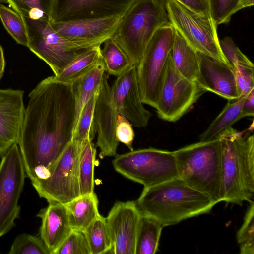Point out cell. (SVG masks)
Instances as JSON below:
<instances>
[{"label":"cell","mask_w":254,"mask_h":254,"mask_svg":"<svg viewBox=\"0 0 254 254\" xmlns=\"http://www.w3.org/2000/svg\"><path fill=\"white\" fill-rule=\"evenodd\" d=\"M29 97L18 145L32 183L47 178L72 142L76 105L72 85L50 76L40 82Z\"/></svg>","instance_id":"obj_1"},{"label":"cell","mask_w":254,"mask_h":254,"mask_svg":"<svg viewBox=\"0 0 254 254\" xmlns=\"http://www.w3.org/2000/svg\"><path fill=\"white\" fill-rule=\"evenodd\" d=\"M135 203L141 214L156 219L163 227L207 213L216 204L179 177L144 187Z\"/></svg>","instance_id":"obj_2"},{"label":"cell","mask_w":254,"mask_h":254,"mask_svg":"<svg viewBox=\"0 0 254 254\" xmlns=\"http://www.w3.org/2000/svg\"><path fill=\"white\" fill-rule=\"evenodd\" d=\"M233 128L220 139L221 144L222 201L242 204L254 194V136H243Z\"/></svg>","instance_id":"obj_3"},{"label":"cell","mask_w":254,"mask_h":254,"mask_svg":"<svg viewBox=\"0 0 254 254\" xmlns=\"http://www.w3.org/2000/svg\"><path fill=\"white\" fill-rule=\"evenodd\" d=\"M169 24L166 0H135L111 38L137 65L155 32Z\"/></svg>","instance_id":"obj_4"},{"label":"cell","mask_w":254,"mask_h":254,"mask_svg":"<svg viewBox=\"0 0 254 254\" xmlns=\"http://www.w3.org/2000/svg\"><path fill=\"white\" fill-rule=\"evenodd\" d=\"M173 152L179 178L216 204L222 201L220 139L199 141Z\"/></svg>","instance_id":"obj_5"},{"label":"cell","mask_w":254,"mask_h":254,"mask_svg":"<svg viewBox=\"0 0 254 254\" xmlns=\"http://www.w3.org/2000/svg\"><path fill=\"white\" fill-rule=\"evenodd\" d=\"M19 15L27 32L28 48L50 67L54 75L59 73L83 53L93 47L102 45L106 40L68 39L59 34L47 20H34Z\"/></svg>","instance_id":"obj_6"},{"label":"cell","mask_w":254,"mask_h":254,"mask_svg":"<svg viewBox=\"0 0 254 254\" xmlns=\"http://www.w3.org/2000/svg\"><path fill=\"white\" fill-rule=\"evenodd\" d=\"M115 171L144 187L178 177L173 151L152 147L116 155L112 161Z\"/></svg>","instance_id":"obj_7"},{"label":"cell","mask_w":254,"mask_h":254,"mask_svg":"<svg viewBox=\"0 0 254 254\" xmlns=\"http://www.w3.org/2000/svg\"><path fill=\"white\" fill-rule=\"evenodd\" d=\"M170 24L197 52L227 64L219 44L217 26L211 18L198 14L174 0H166Z\"/></svg>","instance_id":"obj_8"},{"label":"cell","mask_w":254,"mask_h":254,"mask_svg":"<svg viewBox=\"0 0 254 254\" xmlns=\"http://www.w3.org/2000/svg\"><path fill=\"white\" fill-rule=\"evenodd\" d=\"M175 29L171 25L159 28L149 42L137 65L142 102L156 108L167 59L171 53Z\"/></svg>","instance_id":"obj_9"},{"label":"cell","mask_w":254,"mask_h":254,"mask_svg":"<svg viewBox=\"0 0 254 254\" xmlns=\"http://www.w3.org/2000/svg\"><path fill=\"white\" fill-rule=\"evenodd\" d=\"M82 143L72 142L50 170L49 177L32 182L39 196L65 204L81 195L79 180Z\"/></svg>","instance_id":"obj_10"},{"label":"cell","mask_w":254,"mask_h":254,"mask_svg":"<svg viewBox=\"0 0 254 254\" xmlns=\"http://www.w3.org/2000/svg\"><path fill=\"white\" fill-rule=\"evenodd\" d=\"M206 91L195 81L178 71L169 54L156 107L161 119L175 122L186 114Z\"/></svg>","instance_id":"obj_11"},{"label":"cell","mask_w":254,"mask_h":254,"mask_svg":"<svg viewBox=\"0 0 254 254\" xmlns=\"http://www.w3.org/2000/svg\"><path fill=\"white\" fill-rule=\"evenodd\" d=\"M26 177L19 148L14 144L0 163V237L15 226L19 217L18 201Z\"/></svg>","instance_id":"obj_12"},{"label":"cell","mask_w":254,"mask_h":254,"mask_svg":"<svg viewBox=\"0 0 254 254\" xmlns=\"http://www.w3.org/2000/svg\"><path fill=\"white\" fill-rule=\"evenodd\" d=\"M111 87L118 114L138 127H146L152 114L143 106L139 88L137 65L132 64L118 76Z\"/></svg>","instance_id":"obj_13"},{"label":"cell","mask_w":254,"mask_h":254,"mask_svg":"<svg viewBox=\"0 0 254 254\" xmlns=\"http://www.w3.org/2000/svg\"><path fill=\"white\" fill-rule=\"evenodd\" d=\"M118 114L108 75L105 73L100 86L93 115L94 129L97 133L96 145L100 150L99 157L101 159L117 155L119 144L115 135Z\"/></svg>","instance_id":"obj_14"},{"label":"cell","mask_w":254,"mask_h":254,"mask_svg":"<svg viewBox=\"0 0 254 254\" xmlns=\"http://www.w3.org/2000/svg\"><path fill=\"white\" fill-rule=\"evenodd\" d=\"M140 216L135 201L115 203L106 217L113 244L111 254H135Z\"/></svg>","instance_id":"obj_15"},{"label":"cell","mask_w":254,"mask_h":254,"mask_svg":"<svg viewBox=\"0 0 254 254\" xmlns=\"http://www.w3.org/2000/svg\"><path fill=\"white\" fill-rule=\"evenodd\" d=\"M134 0H55L53 22L122 16Z\"/></svg>","instance_id":"obj_16"},{"label":"cell","mask_w":254,"mask_h":254,"mask_svg":"<svg viewBox=\"0 0 254 254\" xmlns=\"http://www.w3.org/2000/svg\"><path fill=\"white\" fill-rule=\"evenodd\" d=\"M24 91L0 89V157L14 144H18L25 108Z\"/></svg>","instance_id":"obj_17"},{"label":"cell","mask_w":254,"mask_h":254,"mask_svg":"<svg viewBox=\"0 0 254 254\" xmlns=\"http://www.w3.org/2000/svg\"><path fill=\"white\" fill-rule=\"evenodd\" d=\"M198 72L195 80L206 91L228 100L239 97L235 74L231 64H227L198 52Z\"/></svg>","instance_id":"obj_18"},{"label":"cell","mask_w":254,"mask_h":254,"mask_svg":"<svg viewBox=\"0 0 254 254\" xmlns=\"http://www.w3.org/2000/svg\"><path fill=\"white\" fill-rule=\"evenodd\" d=\"M122 16L53 22L52 28L62 36L72 40L107 39L111 37Z\"/></svg>","instance_id":"obj_19"},{"label":"cell","mask_w":254,"mask_h":254,"mask_svg":"<svg viewBox=\"0 0 254 254\" xmlns=\"http://www.w3.org/2000/svg\"><path fill=\"white\" fill-rule=\"evenodd\" d=\"M37 216L41 219L40 237L50 254H53L72 230L67 209L64 204L49 202Z\"/></svg>","instance_id":"obj_20"},{"label":"cell","mask_w":254,"mask_h":254,"mask_svg":"<svg viewBox=\"0 0 254 254\" xmlns=\"http://www.w3.org/2000/svg\"><path fill=\"white\" fill-rule=\"evenodd\" d=\"M245 98L244 97L228 100L222 111L200 135L199 141L220 139L232 129V125L244 118L242 113V107Z\"/></svg>","instance_id":"obj_21"},{"label":"cell","mask_w":254,"mask_h":254,"mask_svg":"<svg viewBox=\"0 0 254 254\" xmlns=\"http://www.w3.org/2000/svg\"><path fill=\"white\" fill-rule=\"evenodd\" d=\"M96 194L80 195L64 204L72 229L84 231L100 214Z\"/></svg>","instance_id":"obj_22"},{"label":"cell","mask_w":254,"mask_h":254,"mask_svg":"<svg viewBox=\"0 0 254 254\" xmlns=\"http://www.w3.org/2000/svg\"><path fill=\"white\" fill-rule=\"evenodd\" d=\"M171 54L174 65L181 74L195 81L199 69L198 52L175 29Z\"/></svg>","instance_id":"obj_23"},{"label":"cell","mask_w":254,"mask_h":254,"mask_svg":"<svg viewBox=\"0 0 254 254\" xmlns=\"http://www.w3.org/2000/svg\"><path fill=\"white\" fill-rule=\"evenodd\" d=\"M101 45L93 47L80 55L63 70L50 76L54 81L72 84L91 70L102 59Z\"/></svg>","instance_id":"obj_24"},{"label":"cell","mask_w":254,"mask_h":254,"mask_svg":"<svg viewBox=\"0 0 254 254\" xmlns=\"http://www.w3.org/2000/svg\"><path fill=\"white\" fill-rule=\"evenodd\" d=\"M105 72V65L102 58L91 70L71 84L76 105L74 127L84 105L100 87Z\"/></svg>","instance_id":"obj_25"},{"label":"cell","mask_w":254,"mask_h":254,"mask_svg":"<svg viewBox=\"0 0 254 254\" xmlns=\"http://www.w3.org/2000/svg\"><path fill=\"white\" fill-rule=\"evenodd\" d=\"M163 226L156 219L141 214L135 245V254H154L158 251Z\"/></svg>","instance_id":"obj_26"},{"label":"cell","mask_w":254,"mask_h":254,"mask_svg":"<svg viewBox=\"0 0 254 254\" xmlns=\"http://www.w3.org/2000/svg\"><path fill=\"white\" fill-rule=\"evenodd\" d=\"M96 149L88 138L81 143L79 163V180L81 195L94 192V167Z\"/></svg>","instance_id":"obj_27"},{"label":"cell","mask_w":254,"mask_h":254,"mask_svg":"<svg viewBox=\"0 0 254 254\" xmlns=\"http://www.w3.org/2000/svg\"><path fill=\"white\" fill-rule=\"evenodd\" d=\"M84 232L90 254H111L113 244L106 218L100 215Z\"/></svg>","instance_id":"obj_28"},{"label":"cell","mask_w":254,"mask_h":254,"mask_svg":"<svg viewBox=\"0 0 254 254\" xmlns=\"http://www.w3.org/2000/svg\"><path fill=\"white\" fill-rule=\"evenodd\" d=\"M103 44L101 54L109 74L118 76L132 65L127 56L112 38H108Z\"/></svg>","instance_id":"obj_29"},{"label":"cell","mask_w":254,"mask_h":254,"mask_svg":"<svg viewBox=\"0 0 254 254\" xmlns=\"http://www.w3.org/2000/svg\"><path fill=\"white\" fill-rule=\"evenodd\" d=\"M99 88L83 107L74 128L72 142L82 143L88 138L92 140L94 139L96 132L94 127L93 115Z\"/></svg>","instance_id":"obj_30"},{"label":"cell","mask_w":254,"mask_h":254,"mask_svg":"<svg viewBox=\"0 0 254 254\" xmlns=\"http://www.w3.org/2000/svg\"><path fill=\"white\" fill-rule=\"evenodd\" d=\"M211 17L217 25L228 23L239 10L251 7L254 0H208Z\"/></svg>","instance_id":"obj_31"},{"label":"cell","mask_w":254,"mask_h":254,"mask_svg":"<svg viewBox=\"0 0 254 254\" xmlns=\"http://www.w3.org/2000/svg\"><path fill=\"white\" fill-rule=\"evenodd\" d=\"M0 19L5 29L16 43L28 47L27 32L19 14L0 3Z\"/></svg>","instance_id":"obj_32"},{"label":"cell","mask_w":254,"mask_h":254,"mask_svg":"<svg viewBox=\"0 0 254 254\" xmlns=\"http://www.w3.org/2000/svg\"><path fill=\"white\" fill-rule=\"evenodd\" d=\"M254 203L252 201L245 214L243 223L236 235L241 254H254Z\"/></svg>","instance_id":"obj_33"},{"label":"cell","mask_w":254,"mask_h":254,"mask_svg":"<svg viewBox=\"0 0 254 254\" xmlns=\"http://www.w3.org/2000/svg\"><path fill=\"white\" fill-rule=\"evenodd\" d=\"M9 254H51L41 238L37 236L23 233L13 241Z\"/></svg>","instance_id":"obj_34"},{"label":"cell","mask_w":254,"mask_h":254,"mask_svg":"<svg viewBox=\"0 0 254 254\" xmlns=\"http://www.w3.org/2000/svg\"><path fill=\"white\" fill-rule=\"evenodd\" d=\"M53 254H90L84 231L72 229Z\"/></svg>","instance_id":"obj_35"},{"label":"cell","mask_w":254,"mask_h":254,"mask_svg":"<svg viewBox=\"0 0 254 254\" xmlns=\"http://www.w3.org/2000/svg\"><path fill=\"white\" fill-rule=\"evenodd\" d=\"M55 0H7L9 7L19 15H25L31 10H40L47 16L50 23L53 22L52 14Z\"/></svg>","instance_id":"obj_36"},{"label":"cell","mask_w":254,"mask_h":254,"mask_svg":"<svg viewBox=\"0 0 254 254\" xmlns=\"http://www.w3.org/2000/svg\"><path fill=\"white\" fill-rule=\"evenodd\" d=\"M219 44L224 55L233 66L254 67L253 63L240 51L231 37L227 36L219 40Z\"/></svg>","instance_id":"obj_37"},{"label":"cell","mask_w":254,"mask_h":254,"mask_svg":"<svg viewBox=\"0 0 254 254\" xmlns=\"http://www.w3.org/2000/svg\"><path fill=\"white\" fill-rule=\"evenodd\" d=\"M239 97H245L254 89V67H234Z\"/></svg>","instance_id":"obj_38"},{"label":"cell","mask_w":254,"mask_h":254,"mask_svg":"<svg viewBox=\"0 0 254 254\" xmlns=\"http://www.w3.org/2000/svg\"><path fill=\"white\" fill-rule=\"evenodd\" d=\"M115 135L119 142L125 144L130 151L133 150L132 144L135 135L132 125L127 119L119 114L116 120Z\"/></svg>","instance_id":"obj_39"},{"label":"cell","mask_w":254,"mask_h":254,"mask_svg":"<svg viewBox=\"0 0 254 254\" xmlns=\"http://www.w3.org/2000/svg\"><path fill=\"white\" fill-rule=\"evenodd\" d=\"M174 0L198 14L211 17L208 0Z\"/></svg>","instance_id":"obj_40"},{"label":"cell","mask_w":254,"mask_h":254,"mask_svg":"<svg viewBox=\"0 0 254 254\" xmlns=\"http://www.w3.org/2000/svg\"><path fill=\"white\" fill-rule=\"evenodd\" d=\"M254 89L246 96L242 107V113L244 117H253L254 115Z\"/></svg>","instance_id":"obj_41"},{"label":"cell","mask_w":254,"mask_h":254,"mask_svg":"<svg viewBox=\"0 0 254 254\" xmlns=\"http://www.w3.org/2000/svg\"><path fill=\"white\" fill-rule=\"evenodd\" d=\"M5 66V61L3 49L0 45V82L3 75Z\"/></svg>","instance_id":"obj_42"},{"label":"cell","mask_w":254,"mask_h":254,"mask_svg":"<svg viewBox=\"0 0 254 254\" xmlns=\"http://www.w3.org/2000/svg\"><path fill=\"white\" fill-rule=\"evenodd\" d=\"M6 0V3H7V0Z\"/></svg>","instance_id":"obj_43"}]
</instances>
